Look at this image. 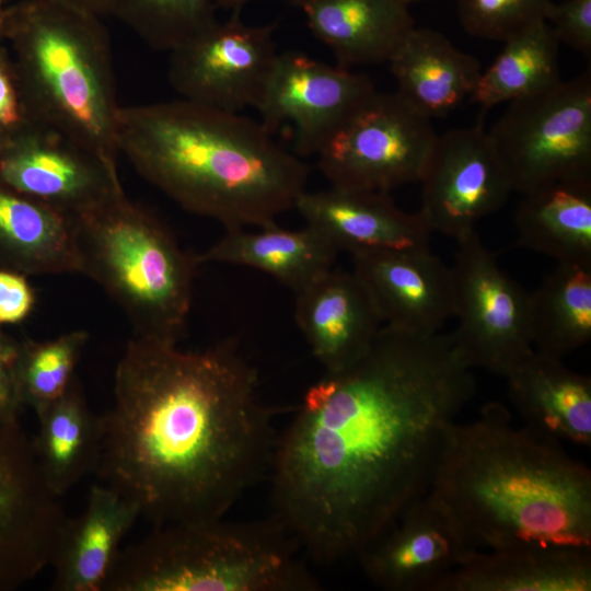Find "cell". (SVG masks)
<instances>
[{"mask_svg":"<svg viewBox=\"0 0 591 591\" xmlns=\"http://www.w3.org/2000/svg\"><path fill=\"white\" fill-rule=\"evenodd\" d=\"M475 387L451 334L383 325L357 361L306 390L277 438L274 518L317 561L358 557L429 491Z\"/></svg>","mask_w":591,"mask_h":591,"instance_id":"6da1fadb","label":"cell"},{"mask_svg":"<svg viewBox=\"0 0 591 591\" xmlns=\"http://www.w3.org/2000/svg\"><path fill=\"white\" fill-rule=\"evenodd\" d=\"M101 425L95 473L154 525L223 518L270 470L277 441L234 338L184 351L135 337Z\"/></svg>","mask_w":591,"mask_h":591,"instance_id":"7a4b0ae2","label":"cell"},{"mask_svg":"<svg viewBox=\"0 0 591 591\" xmlns=\"http://www.w3.org/2000/svg\"><path fill=\"white\" fill-rule=\"evenodd\" d=\"M116 143L146 181L225 231L276 222L306 189V163L259 119L182 97L120 106Z\"/></svg>","mask_w":591,"mask_h":591,"instance_id":"3957f363","label":"cell"},{"mask_svg":"<svg viewBox=\"0 0 591 591\" xmlns=\"http://www.w3.org/2000/svg\"><path fill=\"white\" fill-rule=\"evenodd\" d=\"M476 548H591V472L500 403L455 424L429 489Z\"/></svg>","mask_w":591,"mask_h":591,"instance_id":"277c9868","label":"cell"},{"mask_svg":"<svg viewBox=\"0 0 591 591\" xmlns=\"http://www.w3.org/2000/svg\"><path fill=\"white\" fill-rule=\"evenodd\" d=\"M4 40L31 121L117 161L113 55L102 18L54 0L8 5Z\"/></svg>","mask_w":591,"mask_h":591,"instance_id":"5b68a950","label":"cell"},{"mask_svg":"<svg viewBox=\"0 0 591 591\" xmlns=\"http://www.w3.org/2000/svg\"><path fill=\"white\" fill-rule=\"evenodd\" d=\"M301 547L275 518L155 525L121 548L102 591H316Z\"/></svg>","mask_w":591,"mask_h":591,"instance_id":"8992f818","label":"cell"},{"mask_svg":"<svg viewBox=\"0 0 591 591\" xmlns=\"http://www.w3.org/2000/svg\"><path fill=\"white\" fill-rule=\"evenodd\" d=\"M68 221L80 274L124 310L136 337L178 344L192 306L195 256L125 192Z\"/></svg>","mask_w":591,"mask_h":591,"instance_id":"52a82bcc","label":"cell"},{"mask_svg":"<svg viewBox=\"0 0 591 591\" xmlns=\"http://www.w3.org/2000/svg\"><path fill=\"white\" fill-rule=\"evenodd\" d=\"M513 192L591 179V72L509 103L488 131Z\"/></svg>","mask_w":591,"mask_h":591,"instance_id":"ba28073f","label":"cell"},{"mask_svg":"<svg viewBox=\"0 0 591 591\" xmlns=\"http://www.w3.org/2000/svg\"><path fill=\"white\" fill-rule=\"evenodd\" d=\"M436 138L396 92L375 90L325 140L317 167L332 187L391 193L420 181Z\"/></svg>","mask_w":591,"mask_h":591,"instance_id":"9c48e42d","label":"cell"},{"mask_svg":"<svg viewBox=\"0 0 591 591\" xmlns=\"http://www.w3.org/2000/svg\"><path fill=\"white\" fill-rule=\"evenodd\" d=\"M452 267L459 318L451 334L472 369L506 378L534 350L529 328V293L506 274L476 230L456 240Z\"/></svg>","mask_w":591,"mask_h":591,"instance_id":"30bf717a","label":"cell"},{"mask_svg":"<svg viewBox=\"0 0 591 591\" xmlns=\"http://www.w3.org/2000/svg\"><path fill=\"white\" fill-rule=\"evenodd\" d=\"M68 517L19 421L0 422V591L51 566Z\"/></svg>","mask_w":591,"mask_h":591,"instance_id":"8fae6325","label":"cell"},{"mask_svg":"<svg viewBox=\"0 0 591 591\" xmlns=\"http://www.w3.org/2000/svg\"><path fill=\"white\" fill-rule=\"evenodd\" d=\"M240 14L215 20L170 51L169 82L182 99L236 113L256 107L279 53L273 25Z\"/></svg>","mask_w":591,"mask_h":591,"instance_id":"7c38bea8","label":"cell"},{"mask_svg":"<svg viewBox=\"0 0 591 591\" xmlns=\"http://www.w3.org/2000/svg\"><path fill=\"white\" fill-rule=\"evenodd\" d=\"M0 186L36 199L67 219L124 192L117 161L34 123L0 144Z\"/></svg>","mask_w":591,"mask_h":591,"instance_id":"4fadbf2b","label":"cell"},{"mask_svg":"<svg viewBox=\"0 0 591 591\" xmlns=\"http://www.w3.org/2000/svg\"><path fill=\"white\" fill-rule=\"evenodd\" d=\"M419 183L418 213L431 232L454 240L498 211L513 192L495 143L480 123L437 135Z\"/></svg>","mask_w":591,"mask_h":591,"instance_id":"5bb4252c","label":"cell"},{"mask_svg":"<svg viewBox=\"0 0 591 591\" xmlns=\"http://www.w3.org/2000/svg\"><path fill=\"white\" fill-rule=\"evenodd\" d=\"M374 91V83L363 73L290 50L278 54L255 109L259 121L274 134L283 123H291L294 153L315 155L347 115Z\"/></svg>","mask_w":591,"mask_h":591,"instance_id":"9a60e30c","label":"cell"},{"mask_svg":"<svg viewBox=\"0 0 591 591\" xmlns=\"http://www.w3.org/2000/svg\"><path fill=\"white\" fill-rule=\"evenodd\" d=\"M479 551L461 522L428 491L410 502L357 557L370 581L389 591H433Z\"/></svg>","mask_w":591,"mask_h":591,"instance_id":"2e32d148","label":"cell"},{"mask_svg":"<svg viewBox=\"0 0 591 591\" xmlns=\"http://www.w3.org/2000/svg\"><path fill=\"white\" fill-rule=\"evenodd\" d=\"M351 256L352 273L384 325L407 334L431 335L455 315L452 267L429 247L368 250Z\"/></svg>","mask_w":591,"mask_h":591,"instance_id":"e0dca14e","label":"cell"},{"mask_svg":"<svg viewBox=\"0 0 591 591\" xmlns=\"http://www.w3.org/2000/svg\"><path fill=\"white\" fill-rule=\"evenodd\" d=\"M294 208L305 225L338 252L429 247L431 231L418 211L402 210L390 193L332 186L305 189Z\"/></svg>","mask_w":591,"mask_h":591,"instance_id":"ac0fdd59","label":"cell"},{"mask_svg":"<svg viewBox=\"0 0 591 591\" xmlns=\"http://www.w3.org/2000/svg\"><path fill=\"white\" fill-rule=\"evenodd\" d=\"M294 296L296 323L325 372L357 361L383 326L367 289L352 271L332 268Z\"/></svg>","mask_w":591,"mask_h":591,"instance_id":"d6986e66","label":"cell"},{"mask_svg":"<svg viewBox=\"0 0 591 591\" xmlns=\"http://www.w3.org/2000/svg\"><path fill=\"white\" fill-rule=\"evenodd\" d=\"M138 517L132 501L103 483L93 485L83 512L65 525L51 564V590L102 591Z\"/></svg>","mask_w":591,"mask_h":591,"instance_id":"ffe728a7","label":"cell"},{"mask_svg":"<svg viewBox=\"0 0 591 591\" xmlns=\"http://www.w3.org/2000/svg\"><path fill=\"white\" fill-rule=\"evenodd\" d=\"M591 548L514 547L475 552L433 591H590Z\"/></svg>","mask_w":591,"mask_h":591,"instance_id":"44dd1931","label":"cell"},{"mask_svg":"<svg viewBox=\"0 0 591 591\" xmlns=\"http://www.w3.org/2000/svg\"><path fill=\"white\" fill-rule=\"evenodd\" d=\"M506 379L509 398L528 429L559 443L591 445L589 375L533 350Z\"/></svg>","mask_w":591,"mask_h":591,"instance_id":"7402d4cb","label":"cell"},{"mask_svg":"<svg viewBox=\"0 0 591 591\" xmlns=\"http://www.w3.org/2000/svg\"><path fill=\"white\" fill-rule=\"evenodd\" d=\"M338 66L389 62L415 27L402 0H293Z\"/></svg>","mask_w":591,"mask_h":591,"instance_id":"603a6c76","label":"cell"},{"mask_svg":"<svg viewBox=\"0 0 591 591\" xmlns=\"http://www.w3.org/2000/svg\"><path fill=\"white\" fill-rule=\"evenodd\" d=\"M396 94L428 119L441 118L470 99L482 69L443 34L414 27L389 60Z\"/></svg>","mask_w":591,"mask_h":591,"instance_id":"cb8c5ba5","label":"cell"},{"mask_svg":"<svg viewBox=\"0 0 591 591\" xmlns=\"http://www.w3.org/2000/svg\"><path fill=\"white\" fill-rule=\"evenodd\" d=\"M338 251L309 227L289 230L276 222L256 231L229 230L197 264L219 263L263 271L293 292L333 268Z\"/></svg>","mask_w":591,"mask_h":591,"instance_id":"d4e9b609","label":"cell"},{"mask_svg":"<svg viewBox=\"0 0 591 591\" xmlns=\"http://www.w3.org/2000/svg\"><path fill=\"white\" fill-rule=\"evenodd\" d=\"M0 269L25 276L80 274L68 219L36 199L0 186Z\"/></svg>","mask_w":591,"mask_h":591,"instance_id":"484cf974","label":"cell"},{"mask_svg":"<svg viewBox=\"0 0 591 591\" xmlns=\"http://www.w3.org/2000/svg\"><path fill=\"white\" fill-rule=\"evenodd\" d=\"M515 216L518 243L591 269V179L556 183L523 195Z\"/></svg>","mask_w":591,"mask_h":591,"instance_id":"4316f807","label":"cell"},{"mask_svg":"<svg viewBox=\"0 0 591 591\" xmlns=\"http://www.w3.org/2000/svg\"><path fill=\"white\" fill-rule=\"evenodd\" d=\"M36 457L49 488L59 497L95 473L101 454V416L89 407L76 379L58 401L36 415Z\"/></svg>","mask_w":591,"mask_h":591,"instance_id":"83f0119b","label":"cell"},{"mask_svg":"<svg viewBox=\"0 0 591 591\" xmlns=\"http://www.w3.org/2000/svg\"><path fill=\"white\" fill-rule=\"evenodd\" d=\"M534 350L563 359L591 339V269L558 264L529 293Z\"/></svg>","mask_w":591,"mask_h":591,"instance_id":"f1b7e54d","label":"cell"},{"mask_svg":"<svg viewBox=\"0 0 591 591\" xmlns=\"http://www.w3.org/2000/svg\"><path fill=\"white\" fill-rule=\"evenodd\" d=\"M494 62L482 72L470 100L486 113L496 105L535 95L561 81L559 42L542 19L503 42Z\"/></svg>","mask_w":591,"mask_h":591,"instance_id":"f546056e","label":"cell"},{"mask_svg":"<svg viewBox=\"0 0 591 591\" xmlns=\"http://www.w3.org/2000/svg\"><path fill=\"white\" fill-rule=\"evenodd\" d=\"M88 338L86 332L72 331L44 341H21L18 376L23 405L37 415L65 395Z\"/></svg>","mask_w":591,"mask_h":591,"instance_id":"4dcf8cb0","label":"cell"},{"mask_svg":"<svg viewBox=\"0 0 591 591\" xmlns=\"http://www.w3.org/2000/svg\"><path fill=\"white\" fill-rule=\"evenodd\" d=\"M216 8L215 0H112L108 15L170 53L217 20Z\"/></svg>","mask_w":591,"mask_h":591,"instance_id":"1f68e13d","label":"cell"},{"mask_svg":"<svg viewBox=\"0 0 591 591\" xmlns=\"http://www.w3.org/2000/svg\"><path fill=\"white\" fill-rule=\"evenodd\" d=\"M459 18L472 36L506 42L544 19L552 0H456Z\"/></svg>","mask_w":591,"mask_h":591,"instance_id":"d6a6232c","label":"cell"},{"mask_svg":"<svg viewBox=\"0 0 591 591\" xmlns=\"http://www.w3.org/2000/svg\"><path fill=\"white\" fill-rule=\"evenodd\" d=\"M557 40L580 54L591 56V0H564L552 3L545 13Z\"/></svg>","mask_w":591,"mask_h":591,"instance_id":"836d02e7","label":"cell"},{"mask_svg":"<svg viewBox=\"0 0 591 591\" xmlns=\"http://www.w3.org/2000/svg\"><path fill=\"white\" fill-rule=\"evenodd\" d=\"M31 123L12 55L0 42V144Z\"/></svg>","mask_w":591,"mask_h":591,"instance_id":"e575fe53","label":"cell"},{"mask_svg":"<svg viewBox=\"0 0 591 591\" xmlns=\"http://www.w3.org/2000/svg\"><path fill=\"white\" fill-rule=\"evenodd\" d=\"M20 346L0 328V422L18 421L23 405L18 376Z\"/></svg>","mask_w":591,"mask_h":591,"instance_id":"d590c367","label":"cell"},{"mask_svg":"<svg viewBox=\"0 0 591 591\" xmlns=\"http://www.w3.org/2000/svg\"><path fill=\"white\" fill-rule=\"evenodd\" d=\"M26 276L0 269V325L24 321L33 311L35 294Z\"/></svg>","mask_w":591,"mask_h":591,"instance_id":"8d00e7d4","label":"cell"},{"mask_svg":"<svg viewBox=\"0 0 591 591\" xmlns=\"http://www.w3.org/2000/svg\"><path fill=\"white\" fill-rule=\"evenodd\" d=\"M73 9L90 13L100 18L109 13L112 0H54Z\"/></svg>","mask_w":591,"mask_h":591,"instance_id":"74e56055","label":"cell"},{"mask_svg":"<svg viewBox=\"0 0 591 591\" xmlns=\"http://www.w3.org/2000/svg\"><path fill=\"white\" fill-rule=\"evenodd\" d=\"M253 1L258 0H215V4L217 8L230 10L232 13H241L242 9Z\"/></svg>","mask_w":591,"mask_h":591,"instance_id":"f35d334b","label":"cell"},{"mask_svg":"<svg viewBox=\"0 0 591 591\" xmlns=\"http://www.w3.org/2000/svg\"><path fill=\"white\" fill-rule=\"evenodd\" d=\"M7 16H8V5L0 3V42L4 40Z\"/></svg>","mask_w":591,"mask_h":591,"instance_id":"ab89813d","label":"cell"},{"mask_svg":"<svg viewBox=\"0 0 591 591\" xmlns=\"http://www.w3.org/2000/svg\"><path fill=\"white\" fill-rule=\"evenodd\" d=\"M402 1H404L405 3L409 5L410 3L419 1V0H402Z\"/></svg>","mask_w":591,"mask_h":591,"instance_id":"60d3db41","label":"cell"},{"mask_svg":"<svg viewBox=\"0 0 591 591\" xmlns=\"http://www.w3.org/2000/svg\"><path fill=\"white\" fill-rule=\"evenodd\" d=\"M9 0H0V3L5 4Z\"/></svg>","mask_w":591,"mask_h":591,"instance_id":"b9f144b4","label":"cell"}]
</instances>
